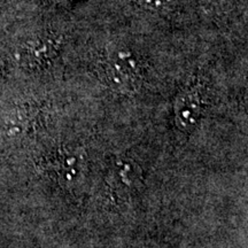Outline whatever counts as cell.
Returning a JSON list of instances; mask_svg holds the SVG:
<instances>
[{
  "instance_id": "1",
  "label": "cell",
  "mask_w": 248,
  "mask_h": 248,
  "mask_svg": "<svg viewBox=\"0 0 248 248\" xmlns=\"http://www.w3.org/2000/svg\"><path fill=\"white\" fill-rule=\"evenodd\" d=\"M106 64L132 77H137L140 68L138 59L133 52L122 45H114L108 48Z\"/></svg>"
},
{
  "instance_id": "2",
  "label": "cell",
  "mask_w": 248,
  "mask_h": 248,
  "mask_svg": "<svg viewBox=\"0 0 248 248\" xmlns=\"http://www.w3.org/2000/svg\"><path fill=\"white\" fill-rule=\"evenodd\" d=\"M104 74L106 75V80L114 89L121 90V91H133L136 88L137 77H132L126 74L117 71L113 68L105 64Z\"/></svg>"
},
{
  "instance_id": "3",
  "label": "cell",
  "mask_w": 248,
  "mask_h": 248,
  "mask_svg": "<svg viewBox=\"0 0 248 248\" xmlns=\"http://www.w3.org/2000/svg\"><path fill=\"white\" fill-rule=\"evenodd\" d=\"M198 105L197 100L192 97V95H185L182 99V106L179 108V113H181L182 120H184L185 122H192L194 121V116L197 114Z\"/></svg>"
},
{
  "instance_id": "4",
  "label": "cell",
  "mask_w": 248,
  "mask_h": 248,
  "mask_svg": "<svg viewBox=\"0 0 248 248\" xmlns=\"http://www.w3.org/2000/svg\"><path fill=\"white\" fill-rule=\"evenodd\" d=\"M145 8L152 9V11L163 12L168 11L172 7L175 0H138Z\"/></svg>"
}]
</instances>
